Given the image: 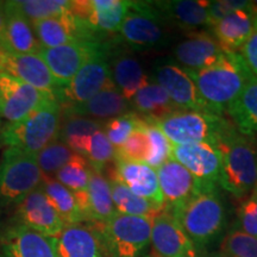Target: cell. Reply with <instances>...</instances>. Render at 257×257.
<instances>
[{
	"instance_id": "cell-1",
	"label": "cell",
	"mask_w": 257,
	"mask_h": 257,
	"mask_svg": "<svg viewBox=\"0 0 257 257\" xmlns=\"http://www.w3.org/2000/svg\"><path fill=\"white\" fill-rule=\"evenodd\" d=\"M197 86L199 94L214 114L224 115L252 75L239 53H225L207 68L186 70Z\"/></svg>"
},
{
	"instance_id": "cell-2",
	"label": "cell",
	"mask_w": 257,
	"mask_h": 257,
	"mask_svg": "<svg viewBox=\"0 0 257 257\" xmlns=\"http://www.w3.org/2000/svg\"><path fill=\"white\" fill-rule=\"evenodd\" d=\"M168 212L176 218L197 250L213 242L226 223L225 206L217 188L198 193L180 207Z\"/></svg>"
},
{
	"instance_id": "cell-3",
	"label": "cell",
	"mask_w": 257,
	"mask_h": 257,
	"mask_svg": "<svg viewBox=\"0 0 257 257\" xmlns=\"http://www.w3.org/2000/svg\"><path fill=\"white\" fill-rule=\"evenodd\" d=\"M252 140L234 130L218 147L221 153L218 185L234 198H246L257 188V147Z\"/></svg>"
},
{
	"instance_id": "cell-4",
	"label": "cell",
	"mask_w": 257,
	"mask_h": 257,
	"mask_svg": "<svg viewBox=\"0 0 257 257\" xmlns=\"http://www.w3.org/2000/svg\"><path fill=\"white\" fill-rule=\"evenodd\" d=\"M155 123L173 146L206 142L219 147L237 130L224 115L201 111L179 110Z\"/></svg>"
},
{
	"instance_id": "cell-5",
	"label": "cell",
	"mask_w": 257,
	"mask_h": 257,
	"mask_svg": "<svg viewBox=\"0 0 257 257\" xmlns=\"http://www.w3.org/2000/svg\"><path fill=\"white\" fill-rule=\"evenodd\" d=\"M61 119L62 108L54 99L24 119L6 124L0 131V141L8 148L37 155L59 138Z\"/></svg>"
},
{
	"instance_id": "cell-6",
	"label": "cell",
	"mask_w": 257,
	"mask_h": 257,
	"mask_svg": "<svg viewBox=\"0 0 257 257\" xmlns=\"http://www.w3.org/2000/svg\"><path fill=\"white\" fill-rule=\"evenodd\" d=\"M152 217L115 213L102 224H93L108 257H140L150 244Z\"/></svg>"
},
{
	"instance_id": "cell-7",
	"label": "cell",
	"mask_w": 257,
	"mask_h": 257,
	"mask_svg": "<svg viewBox=\"0 0 257 257\" xmlns=\"http://www.w3.org/2000/svg\"><path fill=\"white\" fill-rule=\"evenodd\" d=\"M43 181L36 155L8 148L0 161V207L18 205Z\"/></svg>"
},
{
	"instance_id": "cell-8",
	"label": "cell",
	"mask_w": 257,
	"mask_h": 257,
	"mask_svg": "<svg viewBox=\"0 0 257 257\" xmlns=\"http://www.w3.org/2000/svg\"><path fill=\"white\" fill-rule=\"evenodd\" d=\"M170 28L153 2H130L118 35L131 49L149 50L168 44Z\"/></svg>"
},
{
	"instance_id": "cell-9",
	"label": "cell",
	"mask_w": 257,
	"mask_h": 257,
	"mask_svg": "<svg viewBox=\"0 0 257 257\" xmlns=\"http://www.w3.org/2000/svg\"><path fill=\"white\" fill-rule=\"evenodd\" d=\"M111 46L112 43L106 42L89 57L75 76L60 88L56 99L61 108L83 104L104 88L114 85L110 67Z\"/></svg>"
},
{
	"instance_id": "cell-10",
	"label": "cell",
	"mask_w": 257,
	"mask_h": 257,
	"mask_svg": "<svg viewBox=\"0 0 257 257\" xmlns=\"http://www.w3.org/2000/svg\"><path fill=\"white\" fill-rule=\"evenodd\" d=\"M54 99V95L38 91L21 80L0 74V118L6 124L24 119Z\"/></svg>"
},
{
	"instance_id": "cell-11",
	"label": "cell",
	"mask_w": 257,
	"mask_h": 257,
	"mask_svg": "<svg viewBox=\"0 0 257 257\" xmlns=\"http://www.w3.org/2000/svg\"><path fill=\"white\" fill-rule=\"evenodd\" d=\"M106 42L101 38H89L56 48H42L40 55L61 88L75 76L89 57Z\"/></svg>"
},
{
	"instance_id": "cell-12",
	"label": "cell",
	"mask_w": 257,
	"mask_h": 257,
	"mask_svg": "<svg viewBox=\"0 0 257 257\" xmlns=\"http://www.w3.org/2000/svg\"><path fill=\"white\" fill-rule=\"evenodd\" d=\"M128 0H74L69 11L96 36L117 35L127 14Z\"/></svg>"
},
{
	"instance_id": "cell-13",
	"label": "cell",
	"mask_w": 257,
	"mask_h": 257,
	"mask_svg": "<svg viewBox=\"0 0 257 257\" xmlns=\"http://www.w3.org/2000/svg\"><path fill=\"white\" fill-rule=\"evenodd\" d=\"M0 74L12 76L56 98L60 86L40 54H15L0 48Z\"/></svg>"
},
{
	"instance_id": "cell-14",
	"label": "cell",
	"mask_w": 257,
	"mask_h": 257,
	"mask_svg": "<svg viewBox=\"0 0 257 257\" xmlns=\"http://www.w3.org/2000/svg\"><path fill=\"white\" fill-rule=\"evenodd\" d=\"M172 159L178 161L207 187H217L221 170V153L211 143L200 142L172 147Z\"/></svg>"
},
{
	"instance_id": "cell-15",
	"label": "cell",
	"mask_w": 257,
	"mask_h": 257,
	"mask_svg": "<svg viewBox=\"0 0 257 257\" xmlns=\"http://www.w3.org/2000/svg\"><path fill=\"white\" fill-rule=\"evenodd\" d=\"M155 83L165 89L179 110L201 111L213 113L199 94L197 86L176 63H161L154 69Z\"/></svg>"
},
{
	"instance_id": "cell-16",
	"label": "cell",
	"mask_w": 257,
	"mask_h": 257,
	"mask_svg": "<svg viewBox=\"0 0 257 257\" xmlns=\"http://www.w3.org/2000/svg\"><path fill=\"white\" fill-rule=\"evenodd\" d=\"M156 172L167 211H173L180 207L198 193L217 188L202 185L174 159H170L163 163L156 169Z\"/></svg>"
},
{
	"instance_id": "cell-17",
	"label": "cell",
	"mask_w": 257,
	"mask_h": 257,
	"mask_svg": "<svg viewBox=\"0 0 257 257\" xmlns=\"http://www.w3.org/2000/svg\"><path fill=\"white\" fill-rule=\"evenodd\" d=\"M223 48L213 35L207 31H193L186 34L173 49L178 66L185 70H200L218 62L225 55Z\"/></svg>"
},
{
	"instance_id": "cell-18",
	"label": "cell",
	"mask_w": 257,
	"mask_h": 257,
	"mask_svg": "<svg viewBox=\"0 0 257 257\" xmlns=\"http://www.w3.org/2000/svg\"><path fill=\"white\" fill-rule=\"evenodd\" d=\"M16 218L18 224L51 238L59 236L66 226L40 187L17 205Z\"/></svg>"
},
{
	"instance_id": "cell-19",
	"label": "cell",
	"mask_w": 257,
	"mask_h": 257,
	"mask_svg": "<svg viewBox=\"0 0 257 257\" xmlns=\"http://www.w3.org/2000/svg\"><path fill=\"white\" fill-rule=\"evenodd\" d=\"M32 28L42 48H56L76 41L101 38L93 34L70 11L35 22L32 23Z\"/></svg>"
},
{
	"instance_id": "cell-20",
	"label": "cell",
	"mask_w": 257,
	"mask_h": 257,
	"mask_svg": "<svg viewBox=\"0 0 257 257\" xmlns=\"http://www.w3.org/2000/svg\"><path fill=\"white\" fill-rule=\"evenodd\" d=\"M150 244L153 257H179L198 253L181 225L167 210L154 217Z\"/></svg>"
},
{
	"instance_id": "cell-21",
	"label": "cell",
	"mask_w": 257,
	"mask_h": 257,
	"mask_svg": "<svg viewBox=\"0 0 257 257\" xmlns=\"http://www.w3.org/2000/svg\"><path fill=\"white\" fill-rule=\"evenodd\" d=\"M73 193L87 223L102 224L117 213L112 201L110 182L104 172L92 168L87 189Z\"/></svg>"
},
{
	"instance_id": "cell-22",
	"label": "cell",
	"mask_w": 257,
	"mask_h": 257,
	"mask_svg": "<svg viewBox=\"0 0 257 257\" xmlns=\"http://www.w3.org/2000/svg\"><path fill=\"white\" fill-rule=\"evenodd\" d=\"M4 257H57L54 239L21 224L9 227L3 234Z\"/></svg>"
},
{
	"instance_id": "cell-23",
	"label": "cell",
	"mask_w": 257,
	"mask_h": 257,
	"mask_svg": "<svg viewBox=\"0 0 257 257\" xmlns=\"http://www.w3.org/2000/svg\"><path fill=\"white\" fill-rule=\"evenodd\" d=\"M111 169L114 175L138 197L166 205L160 189L157 172L153 167L143 162L115 159Z\"/></svg>"
},
{
	"instance_id": "cell-24",
	"label": "cell",
	"mask_w": 257,
	"mask_h": 257,
	"mask_svg": "<svg viewBox=\"0 0 257 257\" xmlns=\"http://www.w3.org/2000/svg\"><path fill=\"white\" fill-rule=\"evenodd\" d=\"M6 22L0 35V48L15 54H40L41 43L29 22L12 2H5Z\"/></svg>"
},
{
	"instance_id": "cell-25",
	"label": "cell",
	"mask_w": 257,
	"mask_h": 257,
	"mask_svg": "<svg viewBox=\"0 0 257 257\" xmlns=\"http://www.w3.org/2000/svg\"><path fill=\"white\" fill-rule=\"evenodd\" d=\"M53 239L57 257H104L100 238L92 225H66Z\"/></svg>"
},
{
	"instance_id": "cell-26",
	"label": "cell",
	"mask_w": 257,
	"mask_h": 257,
	"mask_svg": "<svg viewBox=\"0 0 257 257\" xmlns=\"http://www.w3.org/2000/svg\"><path fill=\"white\" fill-rule=\"evenodd\" d=\"M153 5L172 28L193 32L208 27L206 0H161Z\"/></svg>"
},
{
	"instance_id": "cell-27",
	"label": "cell",
	"mask_w": 257,
	"mask_h": 257,
	"mask_svg": "<svg viewBox=\"0 0 257 257\" xmlns=\"http://www.w3.org/2000/svg\"><path fill=\"white\" fill-rule=\"evenodd\" d=\"M131 112L130 102L114 85L108 86L83 104L62 108V113L104 121Z\"/></svg>"
},
{
	"instance_id": "cell-28",
	"label": "cell",
	"mask_w": 257,
	"mask_h": 257,
	"mask_svg": "<svg viewBox=\"0 0 257 257\" xmlns=\"http://www.w3.org/2000/svg\"><path fill=\"white\" fill-rule=\"evenodd\" d=\"M211 29L224 51L239 53L255 29V17L245 8L224 17Z\"/></svg>"
},
{
	"instance_id": "cell-29",
	"label": "cell",
	"mask_w": 257,
	"mask_h": 257,
	"mask_svg": "<svg viewBox=\"0 0 257 257\" xmlns=\"http://www.w3.org/2000/svg\"><path fill=\"white\" fill-rule=\"evenodd\" d=\"M110 67L112 81L128 101L141 88L149 83V78L144 72L142 64L131 54L124 51L113 53L112 49Z\"/></svg>"
},
{
	"instance_id": "cell-30",
	"label": "cell",
	"mask_w": 257,
	"mask_h": 257,
	"mask_svg": "<svg viewBox=\"0 0 257 257\" xmlns=\"http://www.w3.org/2000/svg\"><path fill=\"white\" fill-rule=\"evenodd\" d=\"M108 182L111 187L112 201L117 213L135 217H156L161 212L166 211V205L157 204L135 194L120 181L111 168L107 169Z\"/></svg>"
},
{
	"instance_id": "cell-31",
	"label": "cell",
	"mask_w": 257,
	"mask_h": 257,
	"mask_svg": "<svg viewBox=\"0 0 257 257\" xmlns=\"http://www.w3.org/2000/svg\"><path fill=\"white\" fill-rule=\"evenodd\" d=\"M131 111L147 120L157 121L179 111L165 89L155 82H149L130 99Z\"/></svg>"
},
{
	"instance_id": "cell-32",
	"label": "cell",
	"mask_w": 257,
	"mask_h": 257,
	"mask_svg": "<svg viewBox=\"0 0 257 257\" xmlns=\"http://www.w3.org/2000/svg\"><path fill=\"white\" fill-rule=\"evenodd\" d=\"M231 123L244 136L257 137V78L245 83L236 100L226 108Z\"/></svg>"
},
{
	"instance_id": "cell-33",
	"label": "cell",
	"mask_w": 257,
	"mask_h": 257,
	"mask_svg": "<svg viewBox=\"0 0 257 257\" xmlns=\"http://www.w3.org/2000/svg\"><path fill=\"white\" fill-rule=\"evenodd\" d=\"M44 195L56 211L61 219L66 225L86 223L78 201L74 193L60 184L57 180L49 176H43V181L40 186Z\"/></svg>"
},
{
	"instance_id": "cell-34",
	"label": "cell",
	"mask_w": 257,
	"mask_h": 257,
	"mask_svg": "<svg viewBox=\"0 0 257 257\" xmlns=\"http://www.w3.org/2000/svg\"><path fill=\"white\" fill-rule=\"evenodd\" d=\"M101 128L102 121L80 117V115L62 113L57 140L69 147L75 154L81 155L88 138Z\"/></svg>"
},
{
	"instance_id": "cell-35",
	"label": "cell",
	"mask_w": 257,
	"mask_h": 257,
	"mask_svg": "<svg viewBox=\"0 0 257 257\" xmlns=\"http://www.w3.org/2000/svg\"><path fill=\"white\" fill-rule=\"evenodd\" d=\"M91 173L92 167L87 160L75 154L69 162L54 175V179L72 192H83L87 189Z\"/></svg>"
},
{
	"instance_id": "cell-36",
	"label": "cell",
	"mask_w": 257,
	"mask_h": 257,
	"mask_svg": "<svg viewBox=\"0 0 257 257\" xmlns=\"http://www.w3.org/2000/svg\"><path fill=\"white\" fill-rule=\"evenodd\" d=\"M82 157H85L93 169L104 172V169L114 162L115 148L110 143L102 130L93 134L83 148Z\"/></svg>"
},
{
	"instance_id": "cell-37",
	"label": "cell",
	"mask_w": 257,
	"mask_h": 257,
	"mask_svg": "<svg viewBox=\"0 0 257 257\" xmlns=\"http://www.w3.org/2000/svg\"><path fill=\"white\" fill-rule=\"evenodd\" d=\"M14 5L31 23L69 11L68 0H16Z\"/></svg>"
},
{
	"instance_id": "cell-38",
	"label": "cell",
	"mask_w": 257,
	"mask_h": 257,
	"mask_svg": "<svg viewBox=\"0 0 257 257\" xmlns=\"http://www.w3.org/2000/svg\"><path fill=\"white\" fill-rule=\"evenodd\" d=\"M149 155L150 142L144 128V118H142V121L128 136L123 146L115 150V159L130 161V162L147 163Z\"/></svg>"
},
{
	"instance_id": "cell-39",
	"label": "cell",
	"mask_w": 257,
	"mask_h": 257,
	"mask_svg": "<svg viewBox=\"0 0 257 257\" xmlns=\"http://www.w3.org/2000/svg\"><path fill=\"white\" fill-rule=\"evenodd\" d=\"M74 155L75 153L69 147L56 140L55 142L50 143L43 150H41L36 155V160L43 176L54 178V175L64 165H67Z\"/></svg>"
},
{
	"instance_id": "cell-40",
	"label": "cell",
	"mask_w": 257,
	"mask_h": 257,
	"mask_svg": "<svg viewBox=\"0 0 257 257\" xmlns=\"http://www.w3.org/2000/svg\"><path fill=\"white\" fill-rule=\"evenodd\" d=\"M220 255L223 257H257V237L232 229L221 239Z\"/></svg>"
},
{
	"instance_id": "cell-41",
	"label": "cell",
	"mask_w": 257,
	"mask_h": 257,
	"mask_svg": "<svg viewBox=\"0 0 257 257\" xmlns=\"http://www.w3.org/2000/svg\"><path fill=\"white\" fill-rule=\"evenodd\" d=\"M141 121H142V117L131 111L128 113L104 121L101 130L117 150L123 146Z\"/></svg>"
},
{
	"instance_id": "cell-42",
	"label": "cell",
	"mask_w": 257,
	"mask_h": 257,
	"mask_svg": "<svg viewBox=\"0 0 257 257\" xmlns=\"http://www.w3.org/2000/svg\"><path fill=\"white\" fill-rule=\"evenodd\" d=\"M144 128H146L150 142V155L147 160V165L157 169L163 163L172 159V147L166 135L157 126L155 121L144 119Z\"/></svg>"
},
{
	"instance_id": "cell-43",
	"label": "cell",
	"mask_w": 257,
	"mask_h": 257,
	"mask_svg": "<svg viewBox=\"0 0 257 257\" xmlns=\"http://www.w3.org/2000/svg\"><path fill=\"white\" fill-rule=\"evenodd\" d=\"M233 229L257 237V188L244 198L237 207Z\"/></svg>"
},
{
	"instance_id": "cell-44",
	"label": "cell",
	"mask_w": 257,
	"mask_h": 257,
	"mask_svg": "<svg viewBox=\"0 0 257 257\" xmlns=\"http://www.w3.org/2000/svg\"><path fill=\"white\" fill-rule=\"evenodd\" d=\"M248 4L249 2H245V0H217V2H208V28H212L214 24H217L218 22L230 14H232V12L248 8Z\"/></svg>"
},
{
	"instance_id": "cell-45",
	"label": "cell",
	"mask_w": 257,
	"mask_h": 257,
	"mask_svg": "<svg viewBox=\"0 0 257 257\" xmlns=\"http://www.w3.org/2000/svg\"><path fill=\"white\" fill-rule=\"evenodd\" d=\"M239 54L252 75L257 78V19H255V29L251 36L245 42Z\"/></svg>"
},
{
	"instance_id": "cell-46",
	"label": "cell",
	"mask_w": 257,
	"mask_h": 257,
	"mask_svg": "<svg viewBox=\"0 0 257 257\" xmlns=\"http://www.w3.org/2000/svg\"><path fill=\"white\" fill-rule=\"evenodd\" d=\"M6 22V11H5V2H0V35L5 28Z\"/></svg>"
},
{
	"instance_id": "cell-47",
	"label": "cell",
	"mask_w": 257,
	"mask_h": 257,
	"mask_svg": "<svg viewBox=\"0 0 257 257\" xmlns=\"http://www.w3.org/2000/svg\"><path fill=\"white\" fill-rule=\"evenodd\" d=\"M249 11L251 12V15L257 19V0H252V2H249L248 4Z\"/></svg>"
},
{
	"instance_id": "cell-48",
	"label": "cell",
	"mask_w": 257,
	"mask_h": 257,
	"mask_svg": "<svg viewBox=\"0 0 257 257\" xmlns=\"http://www.w3.org/2000/svg\"><path fill=\"white\" fill-rule=\"evenodd\" d=\"M179 257H199V256H198V253H188V255H182Z\"/></svg>"
},
{
	"instance_id": "cell-49",
	"label": "cell",
	"mask_w": 257,
	"mask_h": 257,
	"mask_svg": "<svg viewBox=\"0 0 257 257\" xmlns=\"http://www.w3.org/2000/svg\"><path fill=\"white\" fill-rule=\"evenodd\" d=\"M208 257H223L220 255V253H218V255H212V256H208Z\"/></svg>"
}]
</instances>
